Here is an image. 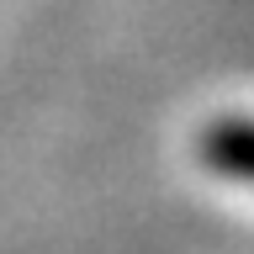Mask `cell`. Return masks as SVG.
Here are the masks:
<instances>
[{"label":"cell","mask_w":254,"mask_h":254,"mask_svg":"<svg viewBox=\"0 0 254 254\" xmlns=\"http://www.w3.org/2000/svg\"><path fill=\"white\" fill-rule=\"evenodd\" d=\"M201 159L228 180H244L254 186V122L249 117H222V122H206L201 132Z\"/></svg>","instance_id":"cell-1"}]
</instances>
